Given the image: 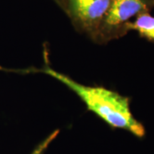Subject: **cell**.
Here are the masks:
<instances>
[{"label":"cell","instance_id":"3","mask_svg":"<svg viewBox=\"0 0 154 154\" xmlns=\"http://www.w3.org/2000/svg\"><path fill=\"white\" fill-rule=\"evenodd\" d=\"M82 34L93 41L111 0H53Z\"/></svg>","mask_w":154,"mask_h":154},{"label":"cell","instance_id":"2","mask_svg":"<svg viewBox=\"0 0 154 154\" xmlns=\"http://www.w3.org/2000/svg\"><path fill=\"white\" fill-rule=\"evenodd\" d=\"M154 0H111L93 42L102 44L128 33V25L140 15L150 13Z\"/></svg>","mask_w":154,"mask_h":154},{"label":"cell","instance_id":"4","mask_svg":"<svg viewBox=\"0 0 154 154\" xmlns=\"http://www.w3.org/2000/svg\"><path fill=\"white\" fill-rule=\"evenodd\" d=\"M128 31H136L141 37L154 42V17L146 13L136 17L128 25Z\"/></svg>","mask_w":154,"mask_h":154},{"label":"cell","instance_id":"5","mask_svg":"<svg viewBox=\"0 0 154 154\" xmlns=\"http://www.w3.org/2000/svg\"><path fill=\"white\" fill-rule=\"evenodd\" d=\"M59 131H55L53 132L51 135H49L45 140H44L41 143L38 144V145L36 146L35 149L32 151V153L31 154H44V152H45V151L48 148V146H49V144L55 139V138L57 137V135L59 134Z\"/></svg>","mask_w":154,"mask_h":154},{"label":"cell","instance_id":"1","mask_svg":"<svg viewBox=\"0 0 154 154\" xmlns=\"http://www.w3.org/2000/svg\"><path fill=\"white\" fill-rule=\"evenodd\" d=\"M39 72L52 76L64 84L79 97L88 110L110 126L126 130L139 138L146 136L145 127L133 115L128 97L103 86L84 85L54 70L47 64Z\"/></svg>","mask_w":154,"mask_h":154}]
</instances>
